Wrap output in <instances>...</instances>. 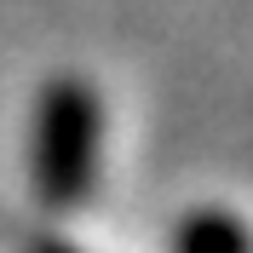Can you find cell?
I'll return each mask as SVG.
<instances>
[{
  "instance_id": "obj_3",
  "label": "cell",
  "mask_w": 253,
  "mask_h": 253,
  "mask_svg": "<svg viewBox=\"0 0 253 253\" xmlns=\"http://www.w3.org/2000/svg\"><path fill=\"white\" fill-rule=\"evenodd\" d=\"M23 253H81L69 236H52V230H41V236H29V248Z\"/></svg>"
},
{
  "instance_id": "obj_2",
  "label": "cell",
  "mask_w": 253,
  "mask_h": 253,
  "mask_svg": "<svg viewBox=\"0 0 253 253\" xmlns=\"http://www.w3.org/2000/svg\"><path fill=\"white\" fill-rule=\"evenodd\" d=\"M167 253H253V224L230 207H190L167 236Z\"/></svg>"
},
{
  "instance_id": "obj_1",
  "label": "cell",
  "mask_w": 253,
  "mask_h": 253,
  "mask_svg": "<svg viewBox=\"0 0 253 253\" xmlns=\"http://www.w3.org/2000/svg\"><path fill=\"white\" fill-rule=\"evenodd\" d=\"M104 161V98L86 75H52L35 92L29 121V184L46 213L86 207Z\"/></svg>"
}]
</instances>
